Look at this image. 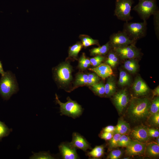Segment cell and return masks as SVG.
Returning a JSON list of instances; mask_svg holds the SVG:
<instances>
[{
	"instance_id": "obj_1",
	"label": "cell",
	"mask_w": 159,
	"mask_h": 159,
	"mask_svg": "<svg viewBox=\"0 0 159 159\" xmlns=\"http://www.w3.org/2000/svg\"><path fill=\"white\" fill-rule=\"evenodd\" d=\"M150 100L147 98H133L131 100L128 109L130 117L135 121L146 119L150 115Z\"/></svg>"
},
{
	"instance_id": "obj_2",
	"label": "cell",
	"mask_w": 159,
	"mask_h": 159,
	"mask_svg": "<svg viewBox=\"0 0 159 159\" xmlns=\"http://www.w3.org/2000/svg\"><path fill=\"white\" fill-rule=\"evenodd\" d=\"M17 90L14 75L10 71H6L0 80V95L4 100H8Z\"/></svg>"
},
{
	"instance_id": "obj_3",
	"label": "cell",
	"mask_w": 159,
	"mask_h": 159,
	"mask_svg": "<svg viewBox=\"0 0 159 159\" xmlns=\"http://www.w3.org/2000/svg\"><path fill=\"white\" fill-rule=\"evenodd\" d=\"M72 67L68 62L61 63L53 69L54 80L61 87H66L72 80Z\"/></svg>"
},
{
	"instance_id": "obj_4",
	"label": "cell",
	"mask_w": 159,
	"mask_h": 159,
	"mask_svg": "<svg viewBox=\"0 0 159 159\" xmlns=\"http://www.w3.org/2000/svg\"><path fill=\"white\" fill-rule=\"evenodd\" d=\"M67 100L66 102H62L59 100L57 94H55L56 102L59 105L61 115H65L74 119L79 117L82 115L83 111L81 106L69 97H67Z\"/></svg>"
},
{
	"instance_id": "obj_5",
	"label": "cell",
	"mask_w": 159,
	"mask_h": 159,
	"mask_svg": "<svg viewBox=\"0 0 159 159\" xmlns=\"http://www.w3.org/2000/svg\"><path fill=\"white\" fill-rule=\"evenodd\" d=\"M147 30V21L144 20L140 22H125L122 31L131 39L137 41L145 36Z\"/></svg>"
},
{
	"instance_id": "obj_6",
	"label": "cell",
	"mask_w": 159,
	"mask_h": 159,
	"mask_svg": "<svg viewBox=\"0 0 159 159\" xmlns=\"http://www.w3.org/2000/svg\"><path fill=\"white\" fill-rule=\"evenodd\" d=\"M132 10L138 13L143 21H147L158 10L156 0H139Z\"/></svg>"
},
{
	"instance_id": "obj_7",
	"label": "cell",
	"mask_w": 159,
	"mask_h": 159,
	"mask_svg": "<svg viewBox=\"0 0 159 159\" xmlns=\"http://www.w3.org/2000/svg\"><path fill=\"white\" fill-rule=\"evenodd\" d=\"M133 0H116L114 15L117 19L125 22L132 19L133 17L130 14Z\"/></svg>"
},
{
	"instance_id": "obj_8",
	"label": "cell",
	"mask_w": 159,
	"mask_h": 159,
	"mask_svg": "<svg viewBox=\"0 0 159 159\" xmlns=\"http://www.w3.org/2000/svg\"><path fill=\"white\" fill-rule=\"evenodd\" d=\"M112 49L121 48L133 43L136 41L131 39L126 34L122 31H119L112 34L108 41Z\"/></svg>"
},
{
	"instance_id": "obj_9",
	"label": "cell",
	"mask_w": 159,
	"mask_h": 159,
	"mask_svg": "<svg viewBox=\"0 0 159 159\" xmlns=\"http://www.w3.org/2000/svg\"><path fill=\"white\" fill-rule=\"evenodd\" d=\"M135 44L133 43L123 47L113 48L112 49L121 59H135L140 56V52Z\"/></svg>"
},
{
	"instance_id": "obj_10",
	"label": "cell",
	"mask_w": 159,
	"mask_h": 159,
	"mask_svg": "<svg viewBox=\"0 0 159 159\" xmlns=\"http://www.w3.org/2000/svg\"><path fill=\"white\" fill-rule=\"evenodd\" d=\"M62 158L63 159H77L79 157L76 151V148L71 142H64L58 146Z\"/></svg>"
},
{
	"instance_id": "obj_11",
	"label": "cell",
	"mask_w": 159,
	"mask_h": 159,
	"mask_svg": "<svg viewBox=\"0 0 159 159\" xmlns=\"http://www.w3.org/2000/svg\"><path fill=\"white\" fill-rule=\"evenodd\" d=\"M113 100L117 110L121 113L129 102V97L126 90L125 89L117 92L114 95Z\"/></svg>"
},
{
	"instance_id": "obj_12",
	"label": "cell",
	"mask_w": 159,
	"mask_h": 159,
	"mask_svg": "<svg viewBox=\"0 0 159 159\" xmlns=\"http://www.w3.org/2000/svg\"><path fill=\"white\" fill-rule=\"evenodd\" d=\"M146 146L143 143L135 140H131L126 147V154L131 156L142 155L144 153Z\"/></svg>"
},
{
	"instance_id": "obj_13",
	"label": "cell",
	"mask_w": 159,
	"mask_h": 159,
	"mask_svg": "<svg viewBox=\"0 0 159 159\" xmlns=\"http://www.w3.org/2000/svg\"><path fill=\"white\" fill-rule=\"evenodd\" d=\"M70 142L76 148L81 149L86 152L88 150L92 149L90 144L86 139L77 132H73L72 140Z\"/></svg>"
},
{
	"instance_id": "obj_14",
	"label": "cell",
	"mask_w": 159,
	"mask_h": 159,
	"mask_svg": "<svg viewBox=\"0 0 159 159\" xmlns=\"http://www.w3.org/2000/svg\"><path fill=\"white\" fill-rule=\"evenodd\" d=\"M130 134L135 140L143 143L148 141L149 139L148 130L143 126H139L133 129Z\"/></svg>"
},
{
	"instance_id": "obj_15",
	"label": "cell",
	"mask_w": 159,
	"mask_h": 159,
	"mask_svg": "<svg viewBox=\"0 0 159 159\" xmlns=\"http://www.w3.org/2000/svg\"><path fill=\"white\" fill-rule=\"evenodd\" d=\"M132 89L135 94L138 96L145 95L149 91L147 84L140 77L135 79L133 84Z\"/></svg>"
},
{
	"instance_id": "obj_16",
	"label": "cell",
	"mask_w": 159,
	"mask_h": 159,
	"mask_svg": "<svg viewBox=\"0 0 159 159\" xmlns=\"http://www.w3.org/2000/svg\"><path fill=\"white\" fill-rule=\"evenodd\" d=\"M88 69L93 72L103 80L112 76L113 73L111 67L106 63H101L96 67Z\"/></svg>"
},
{
	"instance_id": "obj_17",
	"label": "cell",
	"mask_w": 159,
	"mask_h": 159,
	"mask_svg": "<svg viewBox=\"0 0 159 159\" xmlns=\"http://www.w3.org/2000/svg\"><path fill=\"white\" fill-rule=\"evenodd\" d=\"M112 49L109 42L105 44L98 47L93 48L90 50V55L92 56L97 55L104 56L107 54Z\"/></svg>"
},
{
	"instance_id": "obj_18",
	"label": "cell",
	"mask_w": 159,
	"mask_h": 159,
	"mask_svg": "<svg viewBox=\"0 0 159 159\" xmlns=\"http://www.w3.org/2000/svg\"><path fill=\"white\" fill-rule=\"evenodd\" d=\"M108 78L105 85V96L109 97L115 93L116 90V85L114 77L111 76Z\"/></svg>"
},
{
	"instance_id": "obj_19",
	"label": "cell",
	"mask_w": 159,
	"mask_h": 159,
	"mask_svg": "<svg viewBox=\"0 0 159 159\" xmlns=\"http://www.w3.org/2000/svg\"><path fill=\"white\" fill-rule=\"evenodd\" d=\"M83 47L82 42H78L72 46L69 47L68 50V57L67 59L77 60L78 53Z\"/></svg>"
},
{
	"instance_id": "obj_20",
	"label": "cell",
	"mask_w": 159,
	"mask_h": 159,
	"mask_svg": "<svg viewBox=\"0 0 159 159\" xmlns=\"http://www.w3.org/2000/svg\"><path fill=\"white\" fill-rule=\"evenodd\" d=\"M130 130L129 124L122 119L118 120L117 124L115 126V133L124 135L127 133Z\"/></svg>"
},
{
	"instance_id": "obj_21",
	"label": "cell",
	"mask_w": 159,
	"mask_h": 159,
	"mask_svg": "<svg viewBox=\"0 0 159 159\" xmlns=\"http://www.w3.org/2000/svg\"><path fill=\"white\" fill-rule=\"evenodd\" d=\"M88 80V74L80 72L76 75L74 83V87L72 90L79 87L86 86Z\"/></svg>"
},
{
	"instance_id": "obj_22",
	"label": "cell",
	"mask_w": 159,
	"mask_h": 159,
	"mask_svg": "<svg viewBox=\"0 0 159 159\" xmlns=\"http://www.w3.org/2000/svg\"><path fill=\"white\" fill-rule=\"evenodd\" d=\"M86 152V155L91 158H98L101 157L104 153L103 145L97 146L90 151Z\"/></svg>"
},
{
	"instance_id": "obj_23",
	"label": "cell",
	"mask_w": 159,
	"mask_h": 159,
	"mask_svg": "<svg viewBox=\"0 0 159 159\" xmlns=\"http://www.w3.org/2000/svg\"><path fill=\"white\" fill-rule=\"evenodd\" d=\"M79 38L81 40L83 46L85 48L94 45L100 46L98 40L94 39L87 35L80 34Z\"/></svg>"
},
{
	"instance_id": "obj_24",
	"label": "cell",
	"mask_w": 159,
	"mask_h": 159,
	"mask_svg": "<svg viewBox=\"0 0 159 159\" xmlns=\"http://www.w3.org/2000/svg\"><path fill=\"white\" fill-rule=\"evenodd\" d=\"M105 84L102 82H98L91 86L90 89L96 95L102 97L105 96Z\"/></svg>"
},
{
	"instance_id": "obj_25",
	"label": "cell",
	"mask_w": 159,
	"mask_h": 159,
	"mask_svg": "<svg viewBox=\"0 0 159 159\" xmlns=\"http://www.w3.org/2000/svg\"><path fill=\"white\" fill-rule=\"evenodd\" d=\"M107 57L105 61L106 64L111 67H114L117 64L119 57L115 52L111 49L107 54Z\"/></svg>"
},
{
	"instance_id": "obj_26",
	"label": "cell",
	"mask_w": 159,
	"mask_h": 159,
	"mask_svg": "<svg viewBox=\"0 0 159 159\" xmlns=\"http://www.w3.org/2000/svg\"><path fill=\"white\" fill-rule=\"evenodd\" d=\"M124 66L126 70L131 73L136 72L138 68L137 61L135 59H129L126 61Z\"/></svg>"
},
{
	"instance_id": "obj_27",
	"label": "cell",
	"mask_w": 159,
	"mask_h": 159,
	"mask_svg": "<svg viewBox=\"0 0 159 159\" xmlns=\"http://www.w3.org/2000/svg\"><path fill=\"white\" fill-rule=\"evenodd\" d=\"M148 156L150 157H156L159 154V146L157 144L151 143L145 147V150Z\"/></svg>"
},
{
	"instance_id": "obj_28",
	"label": "cell",
	"mask_w": 159,
	"mask_h": 159,
	"mask_svg": "<svg viewBox=\"0 0 159 159\" xmlns=\"http://www.w3.org/2000/svg\"><path fill=\"white\" fill-rule=\"evenodd\" d=\"M130 81V77L129 74L124 71H120L118 81V84L120 86H124L128 85Z\"/></svg>"
},
{
	"instance_id": "obj_29",
	"label": "cell",
	"mask_w": 159,
	"mask_h": 159,
	"mask_svg": "<svg viewBox=\"0 0 159 159\" xmlns=\"http://www.w3.org/2000/svg\"><path fill=\"white\" fill-rule=\"evenodd\" d=\"M90 65V59L86 57L85 53H83L79 60V68L82 70H84L87 68Z\"/></svg>"
},
{
	"instance_id": "obj_30",
	"label": "cell",
	"mask_w": 159,
	"mask_h": 159,
	"mask_svg": "<svg viewBox=\"0 0 159 159\" xmlns=\"http://www.w3.org/2000/svg\"><path fill=\"white\" fill-rule=\"evenodd\" d=\"M33 155L30 157L32 159H53L55 158L49 152H40L38 153H34Z\"/></svg>"
},
{
	"instance_id": "obj_31",
	"label": "cell",
	"mask_w": 159,
	"mask_h": 159,
	"mask_svg": "<svg viewBox=\"0 0 159 159\" xmlns=\"http://www.w3.org/2000/svg\"><path fill=\"white\" fill-rule=\"evenodd\" d=\"M12 129L9 128L4 122L0 121V141H1L3 138L8 136Z\"/></svg>"
},
{
	"instance_id": "obj_32",
	"label": "cell",
	"mask_w": 159,
	"mask_h": 159,
	"mask_svg": "<svg viewBox=\"0 0 159 159\" xmlns=\"http://www.w3.org/2000/svg\"><path fill=\"white\" fill-rule=\"evenodd\" d=\"M159 111V97L157 96L152 101L150 107V115L158 112Z\"/></svg>"
},
{
	"instance_id": "obj_33",
	"label": "cell",
	"mask_w": 159,
	"mask_h": 159,
	"mask_svg": "<svg viewBox=\"0 0 159 159\" xmlns=\"http://www.w3.org/2000/svg\"><path fill=\"white\" fill-rule=\"evenodd\" d=\"M100 78L95 73L88 74V80L87 86H90L95 84L99 81Z\"/></svg>"
},
{
	"instance_id": "obj_34",
	"label": "cell",
	"mask_w": 159,
	"mask_h": 159,
	"mask_svg": "<svg viewBox=\"0 0 159 159\" xmlns=\"http://www.w3.org/2000/svg\"><path fill=\"white\" fill-rule=\"evenodd\" d=\"M121 134L118 133H115L112 138L109 140V148L111 149L118 147V142Z\"/></svg>"
},
{
	"instance_id": "obj_35",
	"label": "cell",
	"mask_w": 159,
	"mask_h": 159,
	"mask_svg": "<svg viewBox=\"0 0 159 159\" xmlns=\"http://www.w3.org/2000/svg\"><path fill=\"white\" fill-rule=\"evenodd\" d=\"M105 58V57L103 56L96 55L94 57L90 59L91 65L94 67H96L100 65Z\"/></svg>"
},
{
	"instance_id": "obj_36",
	"label": "cell",
	"mask_w": 159,
	"mask_h": 159,
	"mask_svg": "<svg viewBox=\"0 0 159 159\" xmlns=\"http://www.w3.org/2000/svg\"><path fill=\"white\" fill-rule=\"evenodd\" d=\"M131 140L127 135H121L119 140L118 146L122 147H126L130 143Z\"/></svg>"
},
{
	"instance_id": "obj_37",
	"label": "cell",
	"mask_w": 159,
	"mask_h": 159,
	"mask_svg": "<svg viewBox=\"0 0 159 159\" xmlns=\"http://www.w3.org/2000/svg\"><path fill=\"white\" fill-rule=\"evenodd\" d=\"M154 16V24L156 35L158 38L159 27V11L158 10L153 15Z\"/></svg>"
},
{
	"instance_id": "obj_38",
	"label": "cell",
	"mask_w": 159,
	"mask_h": 159,
	"mask_svg": "<svg viewBox=\"0 0 159 159\" xmlns=\"http://www.w3.org/2000/svg\"><path fill=\"white\" fill-rule=\"evenodd\" d=\"M122 152L120 150H115L111 151L108 155L107 158L118 159L122 156Z\"/></svg>"
},
{
	"instance_id": "obj_39",
	"label": "cell",
	"mask_w": 159,
	"mask_h": 159,
	"mask_svg": "<svg viewBox=\"0 0 159 159\" xmlns=\"http://www.w3.org/2000/svg\"><path fill=\"white\" fill-rule=\"evenodd\" d=\"M114 132H102L100 135V138L106 140H110L113 136Z\"/></svg>"
},
{
	"instance_id": "obj_40",
	"label": "cell",
	"mask_w": 159,
	"mask_h": 159,
	"mask_svg": "<svg viewBox=\"0 0 159 159\" xmlns=\"http://www.w3.org/2000/svg\"><path fill=\"white\" fill-rule=\"evenodd\" d=\"M149 136L152 138H158L159 136V131L158 129L150 128L147 129Z\"/></svg>"
},
{
	"instance_id": "obj_41",
	"label": "cell",
	"mask_w": 159,
	"mask_h": 159,
	"mask_svg": "<svg viewBox=\"0 0 159 159\" xmlns=\"http://www.w3.org/2000/svg\"><path fill=\"white\" fill-rule=\"evenodd\" d=\"M150 117L151 122L155 125H158L159 124V112L151 115Z\"/></svg>"
},
{
	"instance_id": "obj_42",
	"label": "cell",
	"mask_w": 159,
	"mask_h": 159,
	"mask_svg": "<svg viewBox=\"0 0 159 159\" xmlns=\"http://www.w3.org/2000/svg\"><path fill=\"white\" fill-rule=\"evenodd\" d=\"M115 129V126L112 125H108L104 128L103 129L102 132H114Z\"/></svg>"
},
{
	"instance_id": "obj_43",
	"label": "cell",
	"mask_w": 159,
	"mask_h": 159,
	"mask_svg": "<svg viewBox=\"0 0 159 159\" xmlns=\"http://www.w3.org/2000/svg\"><path fill=\"white\" fill-rule=\"evenodd\" d=\"M153 97L154 96H158L159 95V87L158 86L153 91Z\"/></svg>"
},
{
	"instance_id": "obj_44",
	"label": "cell",
	"mask_w": 159,
	"mask_h": 159,
	"mask_svg": "<svg viewBox=\"0 0 159 159\" xmlns=\"http://www.w3.org/2000/svg\"><path fill=\"white\" fill-rule=\"evenodd\" d=\"M5 72L4 71L3 69L1 62L0 61V74L2 75L5 74Z\"/></svg>"
},
{
	"instance_id": "obj_45",
	"label": "cell",
	"mask_w": 159,
	"mask_h": 159,
	"mask_svg": "<svg viewBox=\"0 0 159 159\" xmlns=\"http://www.w3.org/2000/svg\"><path fill=\"white\" fill-rule=\"evenodd\" d=\"M157 138V140H156V143H157V144L158 145H159V137H158V138Z\"/></svg>"
},
{
	"instance_id": "obj_46",
	"label": "cell",
	"mask_w": 159,
	"mask_h": 159,
	"mask_svg": "<svg viewBox=\"0 0 159 159\" xmlns=\"http://www.w3.org/2000/svg\"><path fill=\"white\" fill-rule=\"evenodd\" d=\"M129 158L127 157V158H124L123 159H129Z\"/></svg>"
}]
</instances>
